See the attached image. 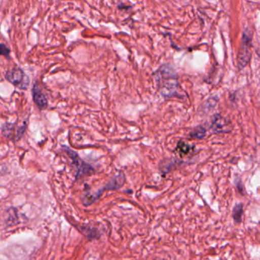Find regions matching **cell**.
I'll list each match as a JSON object with an SVG mask.
<instances>
[{
  "mask_svg": "<svg viewBox=\"0 0 260 260\" xmlns=\"http://www.w3.org/2000/svg\"><path fill=\"white\" fill-rule=\"evenodd\" d=\"M32 97L34 103L40 110H45L48 108V101L46 96L44 94L37 83L32 88Z\"/></svg>",
  "mask_w": 260,
  "mask_h": 260,
  "instance_id": "6",
  "label": "cell"
},
{
  "mask_svg": "<svg viewBox=\"0 0 260 260\" xmlns=\"http://www.w3.org/2000/svg\"><path fill=\"white\" fill-rule=\"evenodd\" d=\"M62 147H63V151L66 152V154L69 156L74 167H75L76 171H77L76 179H79V178H81L82 176H86V175L92 174L93 172H94V169L90 164L83 161L79 157L77 153H76L75 151H72L68 146H63Z\"/></svg>",
  "mask_w": 260,
  "mask_h": 260,
  "instance_id": "2",
  "label": "cell"
},
{
  "mask_svg": "<svg viewBox=\"0 0 260 260\" xmlns=\"http://www.w3.org/2000/svg\"><path fill=\"white\" fill-rule=\"evenodd\" d=\"M251 41L252 39L249 32H245L242 39L241 48L239 53V64L241 65V66H246L250 59Z\"/></svg>",
  "mask_w": 260,
  "mask_h": 260,
  "instance_id": "4",
  "label": "cell"
},
{
  "mask_svg": "<svg viewBox=\"0 0 260 260\" xmlns=\"http://www.w3.org/2000/svg\"><path fill=\"white\" fill-rule=\"evenodd\" d=\"M193 150V146L189 144L187 142L180 141L178 143L177 146L176 148V151L181 156V157H184V156L188 155Z\"/></svg>",
  "mask_w": 260,
  "mask_h": 260,
  "instance_id": "7",
  "label": "cell"
},
{
  "mask_svg": "<svg viewBox=\"0 0 260 260\" xmlns=\"http://www.w3.org/2000/svg\"><path fill=\"white\" fill-rule=\"evenodd\" d=\"M6 79L13 86L22 90H26L29 86V79L20 68H15L6 72Z\"/></svg>",
  "mask_w": 260,
  "mask_h": 260,
  "instance_id": "3",
  "label": "cell"
},
{
  "mask_svg": "<svg viewBox=\"0 0 260 260\" xmlns=\"http://www.w3.org/2000/svg\"><path fill=\"white\" fill-rule=\"evenodd\" d=\"M205 134H206V130L203 127L200 126L192 131L190 137L195 139H202V137H205Z\"/></svg>",
  "mask_w": 260,
  "mask_h": 260,
  "instance_id": "9",
  "label": "cell"
},
{
  "mask_svg": "<svg viewBox=\"0 0 260 260\" xmlns=\"http://www.w3.org/2000/svg\"><path fill=\"white\" fill-rule=\"evenodd\" d=\"M243 214V204H237L233 209L232 216L234 221L239 224L242 221V216Z\"/></svg>",
  "mask_w": 260,
  "mask_h": 260,
  "instance_id": "8",
  "label": "cell"
},
{
  "mask_svg": "<svg viewBox=\"0 0 260 260\" xmlns=\"http://www.w3.org/2000/svg\"><path fill=\"white\" fill-rule=\"evenodd\" d=\"M10 54V50L4 44H1V55L4 56V57H9Z\"/></svg>",
  "mask_w": 260,
  "mask_h": 260,
  "instance_id": "11",
  "label": "cell"
},
{
  "mask_svg": "<svg viewBox=\"0 0 260 260\" xmlns=\"http://www.w3.org/2000/svg\"><path fill=\"white\" fill-rule=\"evenodd\" d=\"M125 183V176L123 172H119V174L116 175L114 177L112 178L111 180L97 193L94 194H86L83 198V205L85 206H89L91 204L94 203L98 199L102 196V193L105 191H115L122 188Z\"/></svg>",
  "mask_w": 260,
  "mask_h": 260,
  "instance_id": "1",
  "label": "cell"
},
{
  "mask_svg": "<svg viewBox=\"0 0 260 260\" xmlns=\"http://www.w3.org/2000/svg\"><path fill=\"white\" fill-rule=\"evenodd\" d=\"M240 182V184H238V182L236 181V187L238 189L239 192H240V194H243L244 193V188H243V185H242L241 181H239Z\"/></svg>",
  "mask_w": 260,
  "mask_h": 260,
  "instance_id": "12",
  "label": "cell"
},
{
  "mask_svg": "<svg viewBox=\"0 0 260 260\" xmlns=\"http://www.w3.org/2000/svg\"><path fill=\"white\" fill-rule=\"evenodd\" d=\"M211 129L214 133H228L232 130V125L225 117L216 116L211 122Z\"/></svg>",
  "mask_w": 260,
  "mask_h": 260,
  "instance_id": "5",
  "label": "cell"
},
{
  "mask_svg": "<svg viewBox=\"0 0 260 260\" xmlns=\"http://www.w3.org/2000/svg\"><path fill=\"white\" fill-rule=\"evenodd\" d=\"M27 125H28V120L24 122L23 124L19 127V128L17 129V132H16V140H20L23 137L25 131H26Z\"/></svg>",
  "mask_w": 260,
  "mask_h": 260,
  "instance_id": "10",
  "label": "cell"
}]
</instances>
